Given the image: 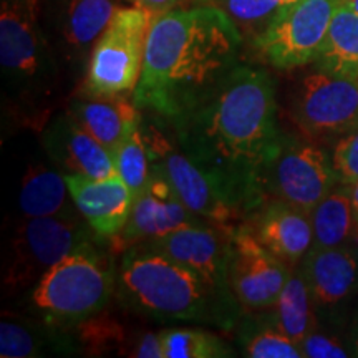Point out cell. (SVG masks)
Masks as SVG:
<instances>
[{
	"instance_id": "1",
	"label": "cell",
	"mask_w": 358,
	"mask_h": 358,
	"mask_svg": "<svg viewBox=\"0 0 358 358\" xmlns=\"http://www.w3.org/2000/svg\"><path fill=\"white\" fill-rule=\"evenodd\" d=\"M164 122L178 146L244 216L267 201L262 173L282 133L275 85L266 70L236 65L194 105Z\"/></svg>"
},
{
	"instance_id": "2",
	"label": "cell",
	"mask_w": 358,
	"mask_h": 358,
	"mask_svg": "<svg viewBox=\"0 0 358 358\" xmlns=\"http://www.w3.org/2000/svg\"><path fill=\"white\" fill-rule=\"evenodd\" d=\"M243 42L237 25L216 7L196 3L156 15L134 105L163 120L176 118L234 69Z\"/></svg>"
},
{
	"instance_id": "3",
	"label": "cell",
	"mask_w": 358,
	"mask_h": 358,
	"mask_svg": "<svg viewBox=\"0 0 358 358\" xmlns=\"http://www.w3.org/2000/svg\"><path fill=\"white\" fill-rule=\"evenodd\" d=\"M118 301L159 322H198L229 330L241 306L214 292L198 274L145 243L127 249L116 267Z\"/></svg>"
},
{
	"instance_id": "4",
	"label": "cell",
	"mask_w": 358,
	"mask_h": 358,
	"mask_svg": "<svg viewBox=\"0 0 358 358\" xmlns=\"http://www.w3.org/2000/svg\"><path fill=\"white\" fill-rule=\"evenodd\" d=\"M115 292V264L88 243L48 268L29 299L42 322L71 329L103 312Z\"/></svg>"
},
{
	"instance_id": "5",
	"label": "cell",
	"mask_w": 358,
	"mask_h": 358,
	"mask_svg": "<svg viewBox=\"0 0 358 358\" xmlns=\"http://www.w3.org/2000/svg\"><path fill=\"white\" fill-rule=\"evenodd\" d=\"M0 65L20 115L43 122L53 103L55 70L35 17V0H2Z\"/></svg>"
},
{
	"instance_id": "6",
	"label": "cell",
	"mask_w": 358,
	"mask_h": 358,
	"mask_svg": "<svg viewBox=\"0 0 358 358\" xmlns=\"http://www.w3.org/2000/svg\"><path fill=\"white\" fill-rule=\"evenodd\" d=\"M155 15L141 7L120 8L93 47L83 95L124 96L140 82Z\"/></svg>"
},
{
	"instance_id": "7",
	"label": "cell",
	"mask_w": 358,
	"mask_h": 358,
	"mask_svg": "<svg viewBox=\"0 0 358 358\" xmlns=\"http://www.w3.org/2000/svg\"><path fill=\"white\" fill-rule=\"evenodd\" d=\"M77 216L25 217L12 237L3 267V289L8 294L29 290L65 256L92 243V227Z\"/></svg>"
},
{
	"instance_id": "8",
	"label": "cell",
	"mask_w": 358,
	"mask_h": 358,
	"mask_svg": "<svg viewBox=\"0 0 358 358\" xmlns=\"http://www.w3.org/2000/svg\"><path fill=\"white\" fill-rule=\"evenodd\" d=\"M340 182L332 156L312 141L282 133L275 153L262 173L266 199H279L310 214Z\"/></svg>"
},
{
	"instance_id": "9",
	"label": "cell",
	"mask_w": 358,
	"mask_h": 358,
	"mask_svg": "<svg viewBox=\"0 0 358 358\" xmlns=\"http://www.w3.org/2000/svg\"><path fill=\"white\" fill-rule=\"evenodd\" d=\"M153 166L159 169L189 211L204 221L232 231L244 214L227 199L216 181L181 148L171 145L161 127L141 128Z\"/></svg>"
},
{
	"instance_id": "10",
	"label": "cell",
	"mask_w": 358,
	"mask_h": 358,
	"mask_svg": "<svg viewBox=\"0 0 358 358\" xmlns=\"http://www.w3.org/2000/svg\"><path fill=\"white\" fill-rule=\"evenodd\" d=\"M342 0H297L284 7L254 47L268 65L292 70L317 60Z\"/></svg>"
},
{
	"instance_id": "11",
	"label": "cell",
	"mask_w": 358,
	"mask_h": 358,
	"mask_svg": "<svg viewBox=\"0 0 358 358\" xmlns=\"http://www.w3.org/2000/svg\"><path fill=\"white\" fill-rule=\"evenodd\" d=\"M290 118L310 141L340 140L358 128V78L307 75L290 100Z\"/></svg>"
},
{
	"instance_id": "12",
	"label": "cell",
	"mask_w": 358,
	"mask_h": 358,
	"mask_svg": "<svg viewBox=\"0 0 358 358\" xmlns=\"http://www.w3.org/2000/svg\"><path fill=\"white\" fill-rule=\"evenodd\" d=\"M290 267L268 252L248 224H237L229 237L227 284L243 310L261 312L279 299Z\"/></svg>"
},
{
	"instance_id": "13",
	"label": "cell",
	"mask_w": 358,
	"mask_h": 358,
	"mask_svg": "<svg viewBox=\"0 0 358 358\" xmlns=\"http://www.w3.org/2000/svg\"><path fill=\"white\" fill-rule=\"evenodd\" d=\"M231 232L211 222H203L181 227L145 244L198 274L224 301L239 306L227 284Z\"/></svg>"
},
{
	"instance_id": "14",
	"label": "cell",
	"mask_w": 358,
	"mask_h": 358,
	"mask_svg": "<svg viewBox=\"0 0 358 358\" xmlns=\"http://www.w3.org/2000/svg\"><path fill=\"white\" fill-rule=\"evenodd\" d=\"M203 222L208 221L189 211L164 174L153 166L150 182L134 199L127 224L111 241L118 249H127L134 244L166 236L181 227Z\"/></svg>"
},
{
	"instance_id": "15",
	"label": "cell",
	"mask_w": 358,
	"mask_h": 358,
	"mask_svg": "<svg viewBox=\"0 0 358 358\" xmlns=\"http://www.w3.org/2000/svg\"><path fill=\"white\" fill-rule=\"evenodd\" d=\"M43 146L65 174H82L93 179L118 176L110 151L70 111L55 116L48 123L43 131Z\"/></svg>"
},
{
	"instance_id": "16",
	"label": "cell",
	"mask_w": 358,
	"mask_h": 358,
	"mask_svg": "<svg viewBox=\"0 0 358 358\" xmlns=\"http://www.w3.org/2000/svg\"><path fill=\"white\" fill-rule=\"evenodd\" d=\"M65 181L75 208L96 237L113 239L122 232L134 204L133 192L122 178L93 179L82 174H65Z\"/></svg>"
},
{
	"instance_id": "17",
	"label": "cell",
	"mask_w": 358,
	"mask_h": 358,
	"mask_svg": "<svg viewBox=\"0 0 358 358\" xmlns=\"http://www.w3.org/2000/svg\"><path fill=\"white\" fill-rule=\"evenodd\" d=\"M248 226L259 243L289 267L297 266L313 245L310 214L279 199H267L249 214Z\"/></svg>"
},
{
	"instance_id": "18",
	"label": "cell",
	"mask_w": 358,
	"mask_h": 358,
	"mask_svg": "<svg viewBox=\"0 0 358 358\" xmlns=\"http://www.w3.org/2000/svg\"><path fill=\"white\" fill-rule=\"evenodd\" d=\"M313 303L332 307L343 302L358 284V261L345 248H312L301 268Z\"/></svg>"
},
{
	"instance_id": "19",
	"label": "cell",
	"mask_w": 358,
	"mask_h": 358,
	"mask_svg": "<svg viewBox=\"0 0 358 358\" xmlns=\"http://www.w3.org/2000/svg\"><path fill=\"white\" fill-rule=\"evenodd\" d=\"M70 113L82 127L101 143L111 156L140 129V110L134 101L124 96H88L75 98L70 103Z\"/></svg>"
},
{
	"instance_id": "20",
	"label": "cell",
	"mask_w": 358,
	"mask_h": 358,
	"mask_svg": "<svg viewBox=\"0 0 358 358\" xmlns=\"http://www.w3.org/2000/svg\"><path fill=\"white\" fill-rule=\"evenodd\" d=\"M71 194L65 174L53 171L43 164H34L22 179L19 204L25 217L77 216L70 201Z\"/></svg>"
},
{
	"instance_id": "21",
	"label": "cell",
	"mask_w": 358,
	"mask_h": 358,
	"mask_svg": "<svg viewBox=\"0 0 358 358\" xmlns=\"http://www.w3.org/2000/svg\"><path fill=\"white\" fill-rule=\"evenodd\" d=\"M64 327L43 322L42 327L22 320H2L0 324V357L29 358L42 357L48 350L75 353L80 350L77 340L65 332Z\"/></svg>"
},
{
	"instance_id": "22",
	"label": "cell",
	"mask_w": 358,
	"mask_h": 358,
	"mask_svg": "<svg viewBox=\"0 0 358 358\" xmlns=\"http://www.w3.org/2000/svg\"><path fill=\"white\" fill-rule=\"evenodd\" d=\"M317 70L335 77L358 78V12L340 3L315 60Z\"/></svg>"
},
{
	"instance_id": "23",
	"label": "cell",
	"mask_w": 358,
	"mask_h": 358,
	"mask_svg": "<svg viewBox=\"0 0 358 358\" xmlns=\"http://www.w3.org/2000/svg\"><path fill=\"white\" fill-rule=\"evenodd\" d=\"M267 310H272V313L266 317L268 324L292 338L297 345L315 330L313 299L302 272L301 274L290 272L279 299Z\"/></svg>"
},
{
	"instance_id": "24",
	"label": "cell",
	"mask_w": 358,
	"mask_h": 358,
	"mask_svg": "<svg viewBox=\"0 0 358 358\" xmlns=\"http://www.w3.org/2000/svg\"><path fill=\"white\" fill-rule=\"evenodd\" d=\"M116 0H69L62 32L71 50H93L98 38L118 12Z\"/></svg>"
},
{
	"instance_id": "25",
	"label": "cell",
	"mask_w": 358,
	"mask_h": 358,
	"mask_svg": "<svg viewBox=\"0 0 358 358\" xmlns=\"http://www.w3.org/2000/svg\"><path fill=\"white\" fill-rule=\"evenodd\" d=\"M313 245L312 248H338L350 236L355 214L347 186H337L325 196L310 213Z\"/></svg>"
},
{
	"instance_id": "26",
	"label": "cell",
	"mask_w": 358,
	"mask_h": 358,
	"mask_svg": "<svg viewBox=\"0 0 358 358\" xmlns=\"http://www.w3.org/2000/svg\"><path fill=\"white\" fill-rule=\"evenodd\" d=\"M164 358H226L232 348L211 332L201 329H166L159 332Z\"/></svg>"
},
{
	"instance_id": "27",
	"label": "cell",
	"mask_w": 358,
	"mask_h": 358,
	"mask_svg": "<svg viewBox=\"0 0 358 358\" xmlns=\"http://www.w3.org/2000/svg\"><path fill=\"white\" fill-rule=\"evenodd\" d=\"M113 161L116 173L123 179L124 185L131 189L134 199H136L145 191L150 182L151 173H153V163L148 153L141 127L115 151Z\"/></svg>"
},
{
	"instance_id": "28",
	"label": "cell",
	"mask_w": 358,
	"mask_h": 358,
	"mask_svg": "<svg viewBox=\"0 0 358 358\" xmlns=\"http://www.w3.org/2000/svg\"><path fill=\"white\" fill-rule=\"evenodd\" d=\"M244 355L250 358H302L301 347L267 320L241 337Z\"/></svg>"
},
{
	"instance_id": "29",
	"label": "cell",
	"mask_w": 358,
	"mask_h": 358,
	"mask_svg": "<svg viewBox=\"0 0 358 358\" xmlns=\"http://www.w3.org/2000/svg\"><path fill=\"white\" fill-rule=\"evenodd\" d=\"M73 329H77V335H73V337L77 340L78 347L80 343H85L83 350L87 352L101 353L105 350H113L120 342L124 340L122 325L113 319L100 317V313L75 325ZM80 350H82V347H80Z\"/></svg>"
},
{
	"instance_id": "30",
	"label": "cell",
	"mask_w": 358,
	"mask_h": 358,
	"mask_svg": "<svg viewBox=\"0 0 358 358\" xmlns=\"http://www.w3.org/2000/svg\"><path fill=\"white\" fill-rule=\"evenodd\" d=\"M332 164L342 185L358 181V128L335 143Z\"/></svg>"
},
{
	"instance_id": "31",
	"label": "cell",
	"mask_w": 358,
	"mask_h": 358,
	"mask_svg": "<svg viewBox=\"0 0 358 358\" xmlns=\"http://www.w3.org/2000/svg\"><path fill=\"white\" fill-rule=\"evenodd\" d=\"M302 357L307 358H347L348 353L340 343L327 335L315 334V330L307 335L299 343Z\"/></svg>"
},
{
	"instance_id": "32",
	"label": "cell",
	"mask_w": 358,
	"mask_h": 358,
	"mask_svg": "<svg viewBox=\"0 0 358 358\" xmlns=\"http://www.w3.org/2000/svg\"><path fill=\"white\" fill-rule=\"evenodd\" d=\"M128 357L134 358H164L163 352V343H161L159 332H146L140 335L134 342L131 352L128 353Z\"/></svg>"
},
{
	"instance_id": "33",
	"label": "cell",
	"mask_w": 358,
	"mask_h": 358,
	"mask_svg": "<svg viewBox=\"0 0 358 358\" xmlns=\"http://www.w3.org/2000/svg\"><path fill=\"white\" fill-rule=\"evenodd\" d=\"M129 3H133L134 7H141L145 10L151 12L153 15H161V13H166L174 8H179L189 0H128Z\"/></svg>"
},
{
	"instance_id": "34",
	"label": "cell",
	"mask_w": 358,
	"mask_h": 358,
	"mask_svg": "<svg viewBox=\"0 0 358 358\" xmlns=\"http://www.w3.org/2000/svg\"><path fill=\"white\" fill-rule=\"evenodd\" d=\"M348 194H350L352 206H353V214H355V222L358 224V181L352 182V185H345Z\"/></svg>"
},
{
	"instance_id": "35",
	"label": "cell",
	"mask_w": 358,
	"mask_h": 358,
	"mask_svg": "<svg viewBox=\"0 0 358 358\" xmlns=\"http://www.w3.org/2000/svg\"><path fill=\"white\" fill-rule=\"evenodd\" d=\"M342 2L347 3V6L353 8L355 12H358V0H342Z\"/></svg>"
},
{
	"instance_id": "36",
	"label": "cell",
	"mask_w": 358,
	"mask_h": 358,
	"mask_svg": "<svg viewBox=\"0 0 358 358\" xmlns=\"http://www.w3.org/2000/svg\"><path fill=\"white\" fill-rule=\"evenodd\" d=\"M355 355L358 357V335H357V338H355Z\"/></svg>"
}]
</instances>
